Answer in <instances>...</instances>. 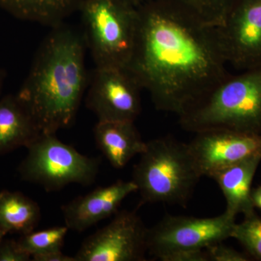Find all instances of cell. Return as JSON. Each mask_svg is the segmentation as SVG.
Listing matches in <instances>:
<instances>
[{"label":"cell","instance_id":"6da1fadb","mask_svg":"<svg viewBox=\"0 0 261 261\" xmlns=\"http://www.w3.org/2000/svg\"><path fill=\"white\" fill-rule=\"evenodd\" d=\"M135 49L127 69L156 109L179 116L228 76L214 27L173 0L137 7Z\"/></svg>","mask_w":261,"mask_h":261},{"label":"cell","instance_id":"7a4b0ae2","mask_svg":"<svg viewBox=\"0 0 261 261\" xmlns=\"http://www.w3.org/2000/svg\"><path fill=\"white\" fill-rule=\"evenodd\" d=\"M83 34L62 23L51 28L16 94L41 133L74 123L88 87Z\"/></svg>","mask_w":261,"mask_h":261},{"label":"cell","instance_id":"3957f363","mask_svg":"<svg viewBox=\"0 0 261 261\" xmlns=\"http://www.w3.org/2000/svg\"><path fill=\"white\" fill-rule=\"evenodd\" d=\"M187 132L229 130L261 135V68L229 74L178 116Z\"/></svg>","mask_w":261,"mask_h":261},{"label":"cell","instance_id":"277c9868","mask_svg":"<svg viewBox=\"0 0 261 261\" xmlns=\"http://www.w3.org/2000/svg\"><path fill=\"white\" fill-rule=\"evenodd\" d=\"M201 177L188 144L171 137L147 142L132 173L142 204L161 202L184 207Z\"/></svg>","mask_w":261,"mask_h":261},{"label":"cell","instance_id":"5b68a950","mask_svg":"<svg viewBox=\"0 0 261 261\" xmlns=\"http://www.w3.org/2000/svg\"><path fill=\"white\" fill-rule=\"evenodd\" d=\"M79 11L96 67L127 68L137 37V7L123 0H84Z\"/></svg>","mask_w":261,"mask_h":261},{"label":"cell","instance_id":"8992f818","mask_svg":"<svg viewBox=\"0 0 261 261\" xmlns=\"http://www.w3.org/2000/svg\"><path fill=\"white\" fill-rule=\"evenodd\" d=\"M27 149L19 174L23 181L40 185L46 191H58L70 184L89 186L97 177L100 158L80 153L56 134H39Z\"/></svg>","mask_w":261,"mask_h":261},{"label":"cell","instance_id":"52a82bcc","mask_svg":"<svg viewBox=\"0 0 261 261\" xmlns=\"http://www.w3.org/2000/svg\"><path fill=\"white\" fill-rule=\"evenodd\" d=\"M235 219L226 211L212 218L167 215L148 228V252L158 258L173 250L207 248L231 238Z\"/></svg>","mask_w":261,"mask_h":261},{"label":"cell","instance_id":"ba28073f","mask_svg":"<svg viewBox=\"0 0 261 261\" xmlns=\"http://www.w3.org/2000/svg\"><path fill=\"white\" fill-rule=\"evenodd\" d=\"M214 33L226 63L243 70L261 68V0H234Z\"/></svg>","mask_w":261,"mask_h":261},{"label":"cell","instance_id":"9c48e42d","mask_svg":"<svg viewBox=\"0 0 261 261\" xmlns=\"http://www.w3.org/2000/svg\"><path fill=\"white\" fill-rule=\"evenodd\" d=\"M148 228L135 211L116 213L109 224L83 242L76 261L145 260Z\"/></svg>","mask_w":261,"mask_h":261},{"label":"cell","instance_id":"30bf717a","mask_svg":"<svg viewBox=\"0 0 261 261\" xmlns=\"http://www.w3.org/2000/svg\"><path fill=\"white\" fill-rule=\"evenodd\" d=\"M142 89L126 68L95 67L89 76L86 106L98 121L135 122L142 108Z\"/></svg>","mask_w":261,"mask_h":261},{"label":"cell","instance_id":"8fae6325","mask_svg":"<svg viewBox=\"0 0 261 261\" xmlns=\"http://www.w3.org/2000/svg\"><path fill=\"white\" fill-rule=\"evenodd\" d=\"M201 176L213 173L247 158L261 155V135L229 130H208L196 133L188 144Z\"/></svg>","mask_w":261,"mask_h":261},{"label":"cell","instance_id":"7c38bea8","mask_svg":"<svg viewBox=\"0 0 261 261\" xmlns=\"http://www.w3.org/2000/svg\"><path fill=\"white\" fill-rule=\"evenodd\" d=\"M136 192L137 187L132 180H118L109 186L98 187L62 206L65 225L72 231H86L114 216L124 199Z\"/></svg>","mask_w":261,"mask_h":261},{"label":"cell","instance_id":"4fadbf2b","mask_svg":"<svg viewBox=\"0 0 261 261\" xmlns=\"http://www.w3.org/2000/svg\"><path fill=\"white\" fill-rule=\"evenodd\" d=\"M94 136L98 149L117 169L125 167L147 147V142L142 140L135 122L98 121Z\"/></svg>","mask_w":261,"mask_h":261},{"label":"cell","instance_id":"5bb4252c","mask_svg":"<svg viewBox=\"0 0 261 261\" xmlns=\"http://www.w3.org/2000/svg\"><path fill=\"white\" fill-rule=\"evenodd\" d=\"M261 162V155L244 159L211 175L226 200V212L236 217L255 212L251 198L252 184Z\"/></svg>","mask_w":261,"mask_h":261},{"label":"cell","instance_id":"9a60e30c","mask_svg":"<svg viewBox=\"0 0 261 261\" xmlns=\"http://www.w3.org/2000/svg\"><path fill=\"white\" fill-rule=\"evenodd\" d=\"M40 133L16 94L0 98V154L27 148Z\"/></svg>","mask_w":261,"mask_h":261},{"label":"cell","instance_id":"2e32d148","mask_svg":"<svg viewBox=\"0 0 261 261\" xmlns=\"http://www.w3.org/2000/svg\"><path fill=\"white\" fill-rule=\"evenodd\" d=\"M84 0H0V7L19 20L48 25L63 23L79 11Z\"/></svg>","mask_w":261,"mask_h":261},{"label":"cell","instance_id":"e0dca14e","mask_svg":"<svg viewBox=\"0 0 261 261\" xmlns=\"http://www.w3.org/2000/svg\"><path fill=\"white\" fill-rule=\"evenodd\" d=\"M41 219L37 202L19 192H0V230L20 236L32 232Z\"/></svg>","mask_w":261,"mask_h":261},{"label":"cell","instance_id":"ac0fdd59","mask_svg":"<svg viewBox=\"0 0 261 261\" xmlns=\"http://www.w3.org/2000/svg\"><path fill=\"white\" fill-rule=\"evenodd\" d=\"M66 226H55L21 235L18 243L32 257L62 250L68 231Z\"/></svg>","mask_w":261,"mask_h":261},{"label":"cell","instance_id":"d6986e66","mask_svg":"<svg viewBox=\"0 0 261 261\" xmlns=\"http://www.w3.org/2000/svg\"><path fill=\"white\" fill-rule=\"evenodd\" d=\"M231 238L243 245L249 256L261 260V217L255 212L244 216L242 222L235 224Z\"/></svg>","mask_w":261,"mask_h":261},{"label":"cell","instance_id":"ffe728a7","mask_svg":"<svg viewBox=\"0 0 261 261\" xmlns=\"http://www.w3.org/2000/svg\"><path fill=\"white\" fill-rule=\"evenodd\" d=\"M195 13L207 25L215 27L223 23L234 0H173Z\"/></svg>","mask_w":261,"mask_h":261},{"label":"cell","instance_id":"44dd1931","mask_svg":"<svg viewBox=\"0 0 261 261\" xmlns=\"http://www.w3.org/2000/svg\"><path fill=\"white\" fill-rule=\"evenodd\" d=\"M210 261H249L251 257L247 253L240 252L232 247L218 243L205 248Z\"/></svg>","mask_w":261,"mask_h":261},{"label":"cell","instance_id":"7402d4cb","mask_svg":"<svg viewBox=\"0 0 261 261\" xmlns=\"http://www.w3.org/2000/svg\"><path fill=\"white\" fill-rule=\"evenodd\" d=\"M162 261H210L205 249H183L166 252L158 257Z\"/></svg>","mask_w":261,"mask_h":261},{"label":"cell","instance_id":"603a6c76","mask_svg":"<svg viewBox=\"0 0 261 261\" xmlns=\"http://www.w3.org/2000/svg\"><path fill=\"white\" fill-rule=\"evenodd\" d=\"M32 256L19 246L18 241L3 240L0 243V261H28Z\"/></svg>","mask_w":261,"mask_h":261},{"label":"cell","instance_id":"cb8c5ba5","mask_svg":"<svg viewBox=\"0 0 261 261\" xmlns=\"http://www.w3.org/2000/svg\"><path fill=\"white\" fill-rule=\"evenodd\" d=\"M34 261H76L75 256H68L65 255L62 250L50 252L45 255L32 257Z\"/></svg>","mask_w":261,"mask_h":261},{"label":"cell","instance_id":"d4e9b609","mask_svg":"<svg viewBox=\"0 0 261 261\" xmlns=\"http://www.w3.org/2000/svg\"><path fill=\"white\" fill-rule=\"evenodd\" d=\"M251 198L254 207L261 211V185L252 189Z\"/></svg>","mask_w":261,"mask_h":261},{"label":"cell","instance_id":"484cf974","mask_svg":"<svg viewBox=\"0 0 261 261\" xmlns=\"http://www.w3.org/2000/svg\"><path fill=\"white\" fill-rule=\"evenodd\" d=\"M5 77H6V73H5V70L0 68V95H1L2 90H3Z\"/></svg>","mask_w":261,"mask_h":261},{"label":"cell","instance_id":"4316f807","mask_svg":"<svg viewBox=\"0 0 261 261\" xmlns=\"http://www.w3.org/2000/svg\"><path fill=\"white\" fill-rule=\"evenodd\" d=\"M123 1L126 2V3L133 5V6L138 7L139 5L143 3L146 0H123Z\"/></svg>","mask_w":261,"mask_h":261},{"label":"cell","instance_id":"83f0119b","mask_svg":"<svg viewBox=\"0 0 261 261\" xmlns=\"http://www.w3.org/2000/svg\"><path fill=\"white\" fill-rule=\"evenodd\" d=\"M5 235H6V233L4 231H2V230H0V243L4 240Z\"/></svg>","mask_w":261,"mask_h":261}]
</instances>
